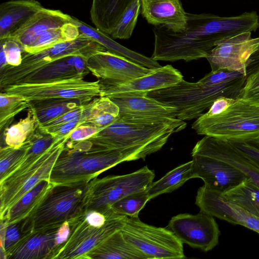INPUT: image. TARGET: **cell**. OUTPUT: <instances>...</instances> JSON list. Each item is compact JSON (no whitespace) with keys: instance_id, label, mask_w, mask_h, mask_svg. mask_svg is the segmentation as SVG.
Instances as JSON below:
<instances>
[{"instance_id":"obj_13","label":"cell","mask_w":259,"mask_h":259,"mask_svg":"<svg viewBox=\"0 0 259 259\" xmlns=\"http://www.w3.org/2000/svg\"><path fill=\"white\" fill-rule=\"evenodd\" d=\"M167 228L183 244L204 251L211 250L218 244L221 233L213 217L202 211L195 214L174 216Z\"/></svg>"},{"instance_id":"obj_48","label":"cell","mask_w":259,"mask_h":259,"mask_svg":"<svg viewBox=\"0 0 259 259\" xmlns=\"http://www.w3.org/2000/svg\"><path fill=\"white\" fill-rule=\"evenodd\" d=\"M236 99L225 97H220L214 101L209 107V110L203 114L207 116L220 114L232 105Z\"/></svg>"},{"instance_id":"obj_31","label":"cell","mask_w":259,"mask_h":259,"mask_svg":"<svg viewBox=\"0 0 259 259\" xmlns=\"http://www.w3.org/2000/svg\"><path fill=\"white\" fill-rule=\"evenodd\" d=\"M193 178L192 160L172 169L146 189L150 199L165 193H170Z\"/></svg>"},{"instance_id":"obj_16","label":"cell","mask_w":259,"mask_h":259,"mask_svg":"<svg viewBox=\"0 0 259 259\" xmlns=\"http://www.w3.org/2000/svg\"><path fill=\"white\" fill-rule=\"evenodd\" d=\"M251 35L245 32L220 42L206 58L211 71L225 69L246 74L249 59L259 46V37L251 38Z\"/></svg>"},{"instance_id":"obj_43","label":"cell","mask_w":259,"mask_h":259,"mask_svg":"<svg viewBox=\"0 0 259 259\" xmlns=\"http://www.w3.org/2000/svg\"><path fill=\"white\" fill-rule=\"evenodd\" d=\"M0 47L5 53L8 65L16 66L19 65L22 60L23 52L22 46L12 37L0 39Z\"/></svg>"},{"instance_id":"obj_38","label":"cell","mask_w":259,"mask_h":259,"mask_svg":"<svg viewBox=\"0 0 259 259\" xmlns=\"http://www.w3.org/2000/svg\"><path fill=\"white\" fill-rule=\"evenodd\" d=\"M134 192L122 198L110 207L115 213L128 217H138L146 203L150 200L146 190Z\"/></svg>"},{"instance_id":"obj_42","label":"cell","mask_w":259,"mask_h":259,"mask_svg":"<svg viewBox=\"0 0 259 259\" xmlns=\"http://www.w3.org/2000/svg\"><path fill=\"white\" fill-rule=\"evenodd\" d=\"M26 149L25 142L19 148H13L8 146L1 147L0 181L5 179L16 169Z\"/></svg>"},{"instance_id":"obj_47","label":"cell","mask_w":259,"mask_h":259,"mask_svg":"<svg viewBox=\"0 0 259 259\" xmlns=\"http://www.w3.org/2000/svg\"><path fill=\"white\" fill-rule=\"evenodd\" d=\"M102 129L91 124L84 123L74 130L69 135L68 140L77 142L87 140Z\"/></svg>"},{"instance_id":"obj_5","label":"cell","mask_w":259,"mask_h":259,"mask_svg":"<svg viewBox=\"0 0 259 259\" xmlns=\"http://www.w3.org/2000/svg\"><path fill=\"white\" fill-rule=\"evenodd\" d=\"M90 182L52 185L32 212L24 219L29 231L69 222L85 209Z\"/></svg>"},{"instance_id":"obj_27","label":"cell","mask_w":259,"mask_h":259,"mask_svg":"<svg viewBox=\"0 0 259 259\" xmlns=\"http://www.w3.org/2000/svg\"><path fill=\"white\" fill-rule=\"evenodd\" d=\"M136 0H92L90 11L92 23L110 35L122 15Z\"/></svg>"},{"instance_id":"obj_11","label":"cell","mask_w":259,"mask_h":259,"mask_svg":"<svg viewBox=\"0 0 259 259\" xmlns=\"http://www.w3.org/2000/svg\"><path fill=\"white\" fill-rule=\"evenodd\" d=\"M154 178V171L147 166L128 174L96 178L90 182L85 211L96 210L105 213L124 196L145 190Z\"/></svg>"},{"instance_id":"obj_32","label":"cell","mask_w":259,"mask_h":259,"mask_svg":"<svg viewBox=\"0 0 259 259\" xmlns=\"http://www.w3.org/2000/svg\"><path fill=\"white\" fill-rule=\"evenodd\" d=\"M119 113V107L110 98L100 96L90 102L84 119L85 123L104 128L117 119Z\"/></svg>"},{"instance_id":"obj_33","label":"cell","mask_w":259,"mask_h":259,"mask_svg":"<svg viewBox=\"0 0 259 259\" xmlns=\"http://www.w3.org/2000/svg\"><path fill=\"white\" fill-rule=\"evenodd\" d=\"M75 100H46L29 102L36 114L39 126H42L65 113L82 105Z\"/></svg>"},{"instance_id":"obj_4","label":"cell","mask_w":259,"mask_h":259,"mask_svg":"<svg viewBox=\"0 0 259 259\" xmlns=\"http://www.w3.org/2000/svg\"><path fill=\"white\" fill-rule=\"evenodd\" d=\"M177 118H122L117 119L90 139L105 149L140 147L153 153L160 150L174 133L186 127Z\"/></svg>"},{"instance_id":"obj_10","label":"cell","mask_w":259,"mask_h":259,"mask_svg":"<svg viewBox=\"0 0 259 259\" xmlns=\"http://www.w3.org/2000/svg\"><path fill=\"white\" fill-rule=\"evenodd\" d=\"M107 219L102 226L90 221L84 212L68 222L70 233L66 241L60 247L54 259H84L94 248L115 232L120 230L125 216L107 212Z\"/></svg>"},{"instance_id":"obj_26","label":"cell","mask_w":259,"mask_h":259,"mask_svg":"<svg viewBox=\"0 0 259 259\" xmlns=\"http://www.w3.org/2000/svg\"><path fill=\"white\" fill-rule=\"evenodd\" d=\"M72 21L78 27L80 33L83 34L98 42L107 51L126 58L150 69H154L161 66L157 61L151 57H148L125 48L97 28H94L74 17H72Z\"/></svg>"},{"instance_id":"obj_45","label":"cell","mask_w":259,"mask_h":259,"mask_svg":"<svg viewBox=\"0 0 259 259\" xmlns=\"http://www.w3.org/2000/svg\"><path fill=\"white\" fill-rule=\"evenodd\" d=\"M90 102L87 104L80 105L78 107L65 113L54 120L49 122L42 126H39L42 128L50 127L59 125L63 123L80 118L84 119V115L86 110L89 106Z\"/></svg>"},{"instance_id":"obj_30","label":"cell","mask_w":259,"mask_h":259,"mask_svg":"<svg viewBox=\"0 0 259 259\" xmlns=\"http://www.w3.org/2000/svg\"><path fill=\"white\" fill-rule=\"evenodd\" d=\"M222 198L259 218V187L247 178L235 187L221 193Z\"/></svg>"},{"instance_id":"obj_44","label":"cell","mask_w":259,"mask_h":259,"mask_svg":"<svg viewBox=\"0 0 259 259\" xmlns=\"http://www.w3.org/2000/svg\"><path fill=\"white\" fill-rule=\"evenodd\" d=\"M84 123H85L84 119L80 118L55 126L46 128L39 127L56 139H61L69 135L74 130Z\"/></svg>"},{"instance_id":"obj_23","label":"cell","mask_w":259,"mask_h":259,"mask_svg":"<svg viewBox=\"0 0 259 259\" xmlns=\"http://www.w3.org/2000/svg\"><path fill=\"white\" fill-rule=\"evenodd\" d=\"M72 21V17L60 10L43 7L12 37L22 46L24 52L47 31L61 27Z\"/></svg>"},{"instance_id":"obj_24","label":"cell","mask_w":259,"mask_h":259,"mask_svg":"<svg viewBox=\"0 0 259 259\" xmlns=\"http://www.w3.org/2000/svg\"><path fill=\"white\" fill-rule=\"evenodd\" d=\"M119 109L122 118L177 117V109L148 96L110 99Z\"/></svg>"},{"instance_id":"obj_49","label":"cell","mask_w":259,"mask_h":259,"mask_svg":"<svg viewBox=\"0 0 259 259\" xmlns=\"http://www.w3.org/2000/svg\"><path fill=\"white\" fill-rule=\"evenodd\" d=\"M256 51L259 52V46H258V48H257V51Z\"/></svg>"},{"instance_id":"obj_35","label":"cell","mask_w":259,"mask_h":259,"mask_svg":"<svg viewBox=\"0 0 259 259\" xmlns=\"http://www.w3.org/2000/svg\"><path fill=\"white\" fill-rule=\"evenodd\" d=\"M79 34L78 27L72 21L61 27L47 31L40 35L24 53H37L58 43L74 40Z\"/></svg>"},{"instance_id":"obj_17","label":"cell","mask_w":259,"mask_h":259,"mask_svg":"<svg viewBox=\"0 0 259 259\" xmlns=\"http://www.w3.org/2000/svg\"><path fill=\"white\" fill-rule=\"evenodd\" d=\"M87 66L89 71L99 79L113 82L137 78L153 70L107 50L93 55L88 60Z\"/></svg>"},{"instance_id":"obj_6","label":"cell","mask_w":259,"mask_h":259,"mask_svg":"<svg viewBox=\"0 0 259 259\" xmlns=\"http://www.w3.org/2000/svg\"><path fill=\"white\" fill-rule=\"evenodd\" d=\"M192 128L198 135L228 141L259 140V105L237 99L220 114L207 116L203 113Z\"/></svg>"},{"instance_id":"obj_29","label":"cell","mask_w":259,"mask_h":259,"mask_svg":"<svg viewBox=\"0 0 259 259\" xmlns=\"http://www.w3.org/2000/svg\"><path fill=\"white\" fill-rule=\"evenodd\" d=\"M52 185L48 180H43L26 193L16 203L0 217L1 222L14 223L27 218L44 197Z\"/></svg>"},{"instance_id":"obj_36","label":"cell","mask_w":259,"mask_h":259,"mask_svg":"<svg viewBox=\"0 0 259 259\" xmlns=\"http://www.w3.org/2000/svg\"><path fill=\"white\" fill-rule=\"evenodd\" d=\"M58 139L42 130L38 126L26 140V149L16 169L38 157L49 150Z\"/></svg>"},{"instance_id":"obj_14","label":"cell","mask_w":259,"mask_h":259,"mask_svg":"<svg viewBox=\"0 0 259 259\" xmlns=\"http://www.w3.org/2000/svg\"><path fill=\"white\" fill-rule=\"evenodd\" d=\"M183 79L181 72L171 65L154 69L145 75L113 82L99 79L101 96L110 99L147 96L151 92L174 85Z\"/></svg>"},{"instance_id":"obj_34","label":"cell","mask_w":259,"mask_h":259,"mask_svg":"<svg viewBox=\"0 0 259 259\" xmlns=\"http://www.w3.org/2000/svg\"><path fill=\"white\" fill-rule=\"evenodd\" d=\"M28 108L25 118L9 126L4 133L1 134V139H4L6 146L20 147L38 127L39 123L35 111L31 107Z\"/></svg>"},{"instance_id":"obj_20","label":"cell","mask_w":259,"mask_h":259,"mask_svg":"<svg viewBox=\"0 0 259 259\" xmlns=\"http://www.w3.org/2000/svg\"><path fill=\"white\" fill-rule=\"evenodd\" d=\"M191 155L210 157L227 162L240 170L259 187V166L228 140L204 136L196 144Z\"/></svg>"},{"instance_id":"obj_39","label":"cell","mask_w":259,"mask_h":259,"mask_svg":"<svg viewBox=\"0 0 259 259\" xmlns=\"http://www.w3.org/2000/svg\"><path fill=\"white\" fill-rule=\"evenodd\" d=\"M246 79L241 98L259 105V52L250 57L246 68Z\"/></svg>"},{"instance_id":"obj_19","label":"cell","mask_w":259,"mask_h":259,"mask_svg":"<svg viewBox=\"0 0 259 259\" xmlns=\"http://www.w3.org/2000/svg\"><path fill=\"white\" fill-rule=\"evenodd\" d=\"M193 178H200L204 185L223 193L241 183L247 177L244 173L223 161L214 158L193 155Z\"/></svg>"},{"instance_id":"obj_12","label":"cell","mask_w":259,"mask_h":259,"mask_svg":"<svg viewBox=\"0 0 259 259\" xmlns=\"http://www.w3.org/2000/svg\"><path fill=\"white\" fill-rule=\"evenodd\" d=\"M1 92L23 97L29 102L46 100H75L85 104L101 96L99 80L72 78L37 84L10 85Z\"/></svg>"},{"instance_id":"obj_46","label":"cell","mask_w":259,"mask_h":259,"mask_svg":"<svg viewBox=\"0 0 259 259\" xmlns=\"http://www.w3.org/2000/svg\"><path fill=\"white\" fill-rule=\"evenodd\" d=\"M229 141L249 159L259 163V140Z\"/></svg>"},{"instance_id":"obj_7","label":"cell","mask_w":259,"mask_h":259,"mask_svg":"<svg viewBox=\"0 0 259 259\" xmlns=\"http://www.w3.org/2000/svg\"><path fill=\"white\" fill-rule=\"evenodd\" d=\"M69 135L58 139L36 159L24 164L0 181V217L38 183L49 180L53 166Z\"/></svg>"},{"instance_id":"obj_8","label":"cell","mask_w":259,"mask_h":259,"mask_svg":"<svg viewBox=\"0 0 259 259\" xmlns=\"http://www.w3.org/2000/svg\"><path fill=\"white\" fill-rule=\"evenodd\" d=\"M106 50L98 42L80 33L74 40L58 43L40 52L23 53L19 65H7L0 69V88L17 84L26 75L56 60L69 56H80L89 59L97 52Z\"/></svg>"},{"instance_id":"obj_41","label":"cell","mask_w":259,"mask_h":259,"mask_svg":"<svg viewBox=\"0 0 259 259\" xmlns=\"http://www.w3.org/2000/svg\"><path fill=\"white\" fill-rule=\"evenodd\" d=\"M141 10L140 0H136L125 11L110 35L113 39H128L136 26Z\"/></svg>"},{"instance_id":"obj_28","label":"cell","mask_w":259,"mask_h":259,"mask_svg":"<svg viewBox=\"0 0 259 259\" xmlns=\"http://www.w3.org/2000/svg\"><path fill=\"white\" fill-rule=\"evenodd\" d=\"M89 259H148L147 256L128 242L118 230L92 250Z\"/></svg>"},{"instance_id":"obj_3","label":"cell","mask_w":259,"mask_h":259,"mask_svg":"<svg viewBox=\"0 0 259 259\" xmlns=\"http://www.w3.org/2000/svg\"><path fill=\"white\" fill-rule=\"evenodd\" d=\"M152 153L140 147L105 149L90 139L67 140L53 166L49 181L52 185L90 182L119 163L145 159Z\"/></svg>"},{"instance_id":"obj_18","label":"cell","mask_w":259,"mask_h":259,"mask_svg":"<svg viewBox=\"0 0 259 259\" xmlns=\"http://www.w3.org/2000/svg\"><path fill=\"white\" fill-rule=\"evenodd\" d=\"M221 193L203 185L197 191L195 203L200 211L230 223L243 226L259 234V218L224 200Z\"/></svg>"},{"instance_id":"obj_37","label":"cell","mask_w":259,"mask_h":259,"mask_svg":"<svg viewBox=\"0 0 259 259\" xmlns=\"http://www.w3.org/2000/svg\"><path fill=\"white\" fill-rule=\"evenodd\" d=\"M27 107H29V102L23 97L1 92V134L4 133L10 126L17 114Z\"/></svg>"},{"instance_id":"obj_22","label":"cell","mask_w":259,"mask_h":259,"mask_svg":"<svg viewBox=\"0 0 259 259\" xmlns=\"http://www.w3.org/2000/svg\"><path fill=\"white\" fill-rule=\"evenodd\" d=\"M140 4L142 15L148 23L176 31L185 28L187 13L180 0H140Z\"/></svg>"},{"instance_id":"obj_21","label":"cell","mask_w":259,"mask_h":259,"mask_svg":"<svg viewBox=\"0 0 259 259\" xmlns=\"http://www.w3.org/2000/svg\"><path fill=\"white\" fill-rule=\"evenodd\" d=\"M89 59L80 56H69L50 62L22 78L17 84H37L72 78H83L89 70Z\"/></svg>"},{"instance_id":"obj_2","label":"cell","mask_w":259,"mask_h":259,"mask_svg":"<svg viewBox=\"0 0 259 259\" xmlns=\"http://www.w3.org/2000/svg\"><path fill=\"white\" fill-rule=\"evenodd\" d=\"M246 79V75L239 71H211L197 82L183 79L147 96L177 108V118L190 120L201 116L220 97L240 98Z\"/></svg>"},{"instance_id":"obj_1","label":"cell","mask_w":259,"mask_h":259,"mask_svg":"<svg viewBox=\"0 0 259 259\" xmlns=\"http://www.w3.org/2000/svg\"><path fill=\"white\" fill-rule=\"evenodd\" d=\"M259 16L255 11L232 17L212 14L187 13L185 28L180 31L164 26H154L155 61L190 62L206 58L221 41L235 35L255 31Z\"/></svg>"},{"instance_id":"obj_25","label":"cell","mask_w":259,"mask_h":259,"mask_svg":"<svg viewBox=\"0 0 259 259\" xmlns=\"http://www.w3.org/2000/svg\"><path fill=\"white\" fill-rule=\"evenodd\" d=\"M43 8L37 0H11L0 5V39L12 37Z\"/></svg>"},{"instance_id":"obj_15","label":"cell","mask_w":259,"mask_h":259,"mask_svg":"<svg viewBox=\"0 0 259 259\" xmlns=\"http://www.w3.org/2000/svg\"><path fill=\"white\" fill-rule=\"evenodd\" d=\"M68 222L32 230L7 253L5 259H54L70 233Z\"/></svg>"},{"instance_id":"obj_40","label":"cell","mask_w":259,"mask_h":259,"mask_svg":"<svg viewBox=\"0 0 259 259\" xmlns=\"http://www.w3.org/2000/svg\"><path fill=\"white\" fill-rule=\"evenodd\" d=\"M30 232L24 224V220L6 224L1 222V255L5 258L7 253L26 234Z\"/></svg>"},{"instance_id":"obj_9","label":"cell","mask_w":259,"mask_h":259,"mask_svg":"<svg viewBox=\"0 0 259 259\" xmlns=\"http://www.w3.org/2000/svg\"><path fill=\"white\" fill-rule=\"evenodd\" d=\"M120 231L148 259L186 258L183 243L167 228L147 224L139 217H126Z\"/></svg>"}]
</instances>
